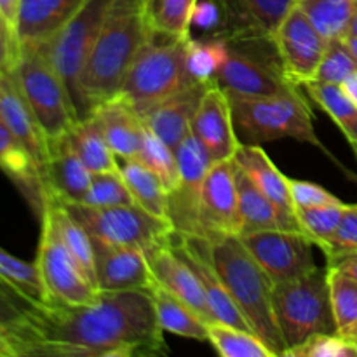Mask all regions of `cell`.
<instances>
[{
  "label": "cell",
  "mask_w": 357,
  "mask_h": 357,
  "mask_svg": "<svg viewBox=\"0 0 357 357\" xmlns=\"http://www.w3.org/2000/svg\"><path fill=\"white\" fill-rule=\"evenodd\" d=\"M16 356L132 357L167 354L152 296L100 291L87 305L42 303L9 333Z\"/></svg>",
  "instance_id": "cell-1"
},
{
  "label": "cell",
  "mask_w": 357,
  "mask_h": 357,
  "mask_svg": "<svg viewBox=\"0 0 357 357\" xmlns=\"http://www.w3.org/2000/svg\"><path fill=\"white\" fill-rule=\"evenodd\" d=\"M152 35L143 0H115L80 77L89 115L117 96L139 49Z\"/></svg>",
  "instance_id": "cell-2"
},
{
  "label": "cell",
  "mask_w": 357,
  "mask_h": 357,
  "mask_svg": "<svg viewBox=\"0 0 357 357\" xmlns=\"http://www.w3.org/2000/svg\"><path fill=\"white\" fill-rule=\"evenodd\" d=\"M209 257L216 274L250 324L251 331L274 352L275 357H282L284 344L275 323L272 279L258 265L239 236L211 241Z\"/></svg>",
  "instance_id": "cell-3"
},
{
  "label": "cell",
  "mask_w": 357,
  "mask_h": 357,
  "mask_svg": "<svg viewBox=\"0 0 357 357\" xmlns=\"http://www.w3.org/2000/svg\"><path fill=\"white\" fill-rule=\"evenodd\" d=\"M229 98L241 143L261 145L289 138L317 146L333 159L316 135L312 112L302 93L267 98Z\"/></svg>",
  "instance_id": "cell-4"
},
{
  "label": "cell",
  "mask_w": 357,
  "mask_h": 357,
  "mask_svg": "<svg viewBox=\"0 0 357 357\" xmlns=\"http://www.w3.org/2000/svg\"><path fill=\"white\" fill-rule=\"evenodd\" d=\"M10 73L47 136L49 146L63 142L79 122V115L65 84L49 61L44 45L21 44Z\"/></svg>",
  "instance_id": "cell-5"
},
{
  "label": "cell",
  "mask_w": 357,
  "mask_h": 357,
  "mask_svg": "<svg viewBox=\"0 0 357 357\" xmlns=\"http://www.w3.org/2000/svg\"><path fill=\"white\" fill-rule=\"evenodd\" d=\"M159 38L153 33L139 49L119 91L139 115L192 84L187 73L188 40Z\"/></svg>",
  "instance_id": "cell-6"
},
{
  "label": "cell",
  "mask_w": 357,
  "mask_h": 357,
  "mask_svg": "<svg viewBox=\"0 0 357 357\" xmlns=\"http://www.w3.org/2000/svg\"><path fill=\"white\" fill-rule=\"evenodd\" d=\"M274 312L284 352L319 333H337L328 267L274 286ZM282 352V354H284Z\"/></svg>",
  "instance_id": "cell-7"
},
{
  "label": "cell",
  "mask_w": 357,
  "mask_h": 357,
  "mask_svg": "<svg viewBox=\"0 0 357 357\" xmlns=\"http://www.w3.org/2000/svg\"><path fill=\"white\" fill-rule=\"evenodd\" d=\"M114 2L115 0H86L79 10L42 44L49 61L68 91L79 121L89 117L80 93V77Z\"/></svg>",
  "instance_id": "cell-8"
},
{
  "label": "cell",
  "mask_w": 357,
  "mask_h": 357,
  "mask_svg": "<svg viewBox=\"0 0 357 357\" xmlns=\"http://www.w3.org/2000/svg\"><path fill=\"white\" fill-rule=\"evenodd\" d=\"M63 204V202H61ZM66 211L84 225L93 239L114 246L138 248L145 253L167 244L173 237V225L150 215L138 204L93 208L86 204H63Z\"/></svg>",
  "instance_id": "cell-9"
},
{
  "label": "cell",
  "mask_w": 357,
  "mask_h": 357,
  "mask_svg": "<svg viewBox=\"0 0 357 357\" xmlns=\"http://www.w3.org/2000/svg\"><path fill=\"white\" fill-rule=\"evenodd\" d=\"M35 265L45 293V303L87 305L93 303L100 293L80 271L75 258L63 243L51 208L45 202L40 213V239Z\"/></svg>",
  "instance_id": "cell-10"
},
{
  "label": "cell",
  "mask_w": 357,
  "mask_h": 357,
  "mask_svg": "<svg viewBox=\"0 0 357 357\" xmlns=\"http://www.w3.org/2000/svg\"><path fill=\"white\" fill-rule=\"evenodd\" d=\"M272 44L278 54L279 68L289 82L303 87L316 80L328 40L312 26L298 6L291 7L282 17L272 37Z\"/></svg>",
  "instance_id": "cell-11"
},
{
  "label": "cell",
  "mask_w": 357,
  "mask_h": 357,
  "mask_svg": "<svg viewBox=\"0 0 357 357\" xmlns=\"http://www.w3.org/2000/svg\"><path fill=\"white\" fill-rule=\"evenodd\" d=\"M174 153L178 162V181L167 194L169 222L176 234L199 236L202 187L213 160L192 132L180 143Z\"/></svg>",
  "instance_id": "cell-12"
},
{
  "label": "cell",
  "mask_w": 357,
  "mask_h": 357,
  "mask_svg": "<svg viewBox=\"0 0 357 357\" xmlns=\"http://www.w3.org/2000/svg\"><path fill=\"white\" fill-rule=\"evenodd\" d=\"M241 239L274 286L295 281L317 268L312 253L316 244L302 232L275 229L250 234Z\"/></svg>",
  "instance_id": "cell-13"
},
{
  "label": "cell",
  "mask_w": 357,
  "mask_h": 357,
  "mask_svg": "<svg viewBox=\"0 0 357 357\" xmlns=\"http://www.w3.org/2000/svg\"><path fill=\"white\" fill-rule=\"evenodd\" d=\"M239 194L236 183L234 159L213 164L202 187L199 209V237L216 241L239 236Z\"/></svg>",
  "instance_id": "cell-14"
},
{
  "label": "cell",
  "mask_w": 357,
  "mask_h": 357,
  "mask_svg": "<svg viewBox=\"0 0 357 357\" xmlns=\"http://www.w3.org/2000/svg\"><path fill=\"white\" fill-rule=\"evenodd\" d=\"M215 82L229 96L267 98L300 93V87L289 82L281 68L239 51L232 42H229V54L220 66Z\"/></svg>",
  "instance_id": "cell-15"
},
{
  "label": "cell",
  "mask_w": 357,
  "mask_h": 357,
  "mask_svg": "<svg viewBox=\"0 0 357 357\" xmlns=\"http://www.w3.org/2000/svg\"><path fill=\"white\" fill-rule=\"evenodd\" d=\"M222 13L220 35L237 42H272L282 17L298 0H215Z\"/></svg>",
  "instance_id": "cell-16"
},
{
  "label": "cell",
  "mask_w": 357,
  "mask_h": 357,
  "mask_svg": "<svg viewBox=\"0 0 357 357\" xmlns=\"http://www.w3.org/2000/svg\"><path fill=\"white\" fill-rule=\"evenodd\" d=\"M171 248L192 268V272L197 275L199 282L202 286V291L206 295V300H208L209 309H211L213 321L230 324V326H236L239 330L251 331L250 324L246 323L241 310L237 309L234 300L230 298L222 279L216 274L215 265H213L211 257H209L208 241L199 236H185V234L173 232Z\"/></svg>",
  "instance_id": "cell-17"
},
{
  "label": "cell",
  "mask_w": 357,
  "mask_h": 357,
  "mask_svg": "<svg viewBox=\"0 0 357 357\" xmlns=\"http://www.w3.org/2000/svg\"><path fill=\"white\" fill-rule=\"evenodd\" d=\"M190 132L201 142L213 164L230 160L241 145L234 126L230 98L218 84H211L202 94L192 119Z\"/></svg>",
  "instance_id": "cell-18"
},
{
  "label": "cell",
  "mask_w": 357,
  "mask_h": 357,
  "mask_svg": "<svg viewBox=\"0 0 357 357\" xmlns=\"http://www.w3.org/2000/svg\"><path fill=\"white\" fill-rule=\"evenodd\" d=\"M96 286L100 291H152L155 278L143 250L93 239Z\"/></svg>",
  "instance_id": "cell-19"
},
{
  "label": "cell",
  "mask_w": 357,
  "mask_h": 357,
  "mask_svg": "<svg viewBox=\"0 0 357 357\" xmlns=\"http://www.w3.org/2000/svg\"><path fill=\"white\" fill-rule=\"evenodd\" d=\"M234 160L244 173L250 174L251 180L258 185V188L275 206L281 229L302 232L298 225V218H296V208L291 201L288 176H284L278 169V166L272 162V159L265 153V150L260 145L241 143L236 155H234Z\"/></svg>",
  "instance_id": "cell-20"
},
{
  "label": "cell",
  "mask_w": 357,
  "mask_h": 357,
  "mask_svg": "<svg viewBox=\"0 0 357 357\" xmlns=\"http://www.w3.org/2000/svg\"><path fill=\"white\" fill-rule=\"evenodd\" d=\"M0 119L14 138L31 153L44 174L51 146L10 72H0Z\"/></svg>",
  "instance_id": "cell-21"
},
{
  "label": "cell",
  "mask_w": 357,
  "mask_h": 357,
  "mask_svg": "<svg viewBox=\"0 0 357 357\" xmlns=\"http://www.w3.org/2000/svg\"><path fill=\"white\" fill-rule=\"evenodd\" d=\"M44 197L63 204H84L93 173L79 159L66 138L51 146V155L44 167Z\"/></svg>",
  "instance_id": "cell-22"
},
{
  "label": "cell",
  "mask_w": 357,
  "mask_h": 357,
  "mask_svg": "<svg viewBox=\"0 0 357 357\" xmlns=\"http://www.w3.org/2000/svg\"><path fill=\"white\" fill-rule=\"evenodd\" d=\"M146 258H149L153 278L162 288H166L181 302L187 303L202 319L213 323L211 309H209L197 275L174 253V250L171 248V241L162 246L153 248L152 251L146 253Z\"/></svg>",
  "instance_id": "cell-23"
},
{
  "label": "cell",
  "mask_w": 357,
  "mask_h": 357,
  "mask_svg": "<svg viewBox=\"0 0 357 357\" xmlns=\"http://www.w3.org/2000/svg\"><path fill=\"white\" fill-rule=\"evenodd\" d=\"M211 86V84H208ZM206 84H190L174 93L167 100L160 101L142 115L143 122L152 132H155L166 145L176 150L180 143L190 135L192 119L199 107L202 94L208 89Z\"/></svg>",
  "instance_id": "cell-24"
},
{
  "label": "cell",
  "mask_w": 357,
  "mask_h": 357,
  "mask_svg": "<svg viewBox=\"0 0 357 357\" xmlns=\"http://www.w3.org/2000/svg\"><path fill=\"white\" fill-rule=\"evenodd\" d=\"M115 155L122 160H136L143 146L146 126L142 115L122 96L103 101L93 110Z\"/></svg>",
  "instance_id": "cell-25"
},
{
  "label": "cell",
  "mask_w": 357,
  "mask_h": 357,
  "mask_svg": "<svg viewBox=\"0 0 357 357\" xmlns=\"http://www.w3.org/2000/svg\"><path fill=\"white\" fill-rule=\"evenodd\" d=\"M0 169L24 195L40 218L44 208V180L42 171L31 153L14 138L0 119Z\"/></svg>",
  "instance_id": "cell-26"
},
{
  "label": "cell",
  "mask_w": 357,
  "mask_h": 357,
  "mask_svg": "<svg viewBox=\"0 0 357 357\" xmlns=\"http://www.w3.org/2000/svg\"><path fill=\"white\" fill-rule=\"evenodd\" d=\"M86 0H21L16 33L21 44L47 42Z\"/></svg>",
  "instance_id": "cell-27"
},
{
  "label": "cell",
  "mask_w": 357,
  "mask_h": 357,
  "mask_svg": "<svg viewBox=\"0 0 357 357\" xmlns=\"http://www.w3.org/2000/svg\"><path fill=\"white\" fill-rule=\"evenodd\" d=\"M234 162H236V160H234ZM236 183L237 194H239V237L250 236V234L257 232H265V230L281 229L275 206L272 204L271 199L258 188V185L251 180L250 174L244 173L237 164Z\"/></svg>",
  "instance_id": "cell-28"
},
{
  "label": "cell",
  "mask_w": 357,
  "mask_h": 357,
  "mask_svg": "<svg viewBox=\"0 0 357 357\" xmlns=\"http://www.w3.org/2000/svg\"><path fill=\"white\" fill-rule=\"evenodd\" d=\"M66 142L93 174L121 169L119 157L108 145L100 122L93 114L77 122L72 132L66 136Z\"/></svg>",
  "instance_id": "cell-29"
},
{
  "label": "cell",
  "mask_w": 357,
  "mask_h": 357,
  "mask_svg": "<svg viewBox=\"0 0 357 357\" xmlns=\"http://www.w3.org/2000/svg\"><path fill=\"white\" fill-rule=\"evenodd\" d=\"M150 296L155 307L157 319L164 331L194 340H208V321L202 319L178 296L162 288L159 282H155Z\"/></svg>",
  "instance_id": "cell-30"
},
{
  "label": "cell",
  "mask_w": 357,
  "mask_h": 357,
  "mask_svg": "<svg viewBox=\"0 0 357 357\" xmlns=\"http://www.w3.org/2000/svg\"><path fill=\"white\" fill-rule=\"evenodd\" d=\"M121 173L131 192L135 204L149 211L150 215L169 222L167 190L160 178L149 167L143 166L139 160L132 159L122 160Z\"/></svg>",
  "instance_id": "cell-31"
},
{
  "label": "cell",
  "mask_w": 357,
  "mask_h": 357,
  "mask_svg": "<svg viewBox=\"0 0 357 357\" xmlns=\"http://www.w3.org/2000/svg\"><path fill=\"white\" fill-rule=\"evenodd\" d=\"M303 87L310 100L321 110L326 112L331 121L340 128L351 145L357 143V107L344 93V89L338 84L319 82V80H312Z\"/></svg>",
  "instance_id": "cell-32"
},
{
  "label": "cell",
  "mask_w": 357,
  "mask_h": 357,
  "mask_svg": "<svg viewBox=\"0 0 357 357\" xmlns=\"http://www.w3.org/2000/svg\"><path fill=\"white\" fill-rule=\"evenodd\" d=\"M296 6L305 13L312 26L331 42L347 35L357 0H298Z\"/></svg>",
  "instance_id": "cell-33"
},
{
  "label": "cell",
  "mask_w": 357,
  "mask_h": 357,
  "mask_svg": "<svg viewBox=\"0 0 357 357\" xmlns=\"http://www.w3.org/2000/svg\"><path fill=\"white\" fill-rule=\"evenodd\" d=\"M199 0H150L146 20L152 33L190 40L192 14Z\"/></svg>",
  "instance_id": "cell-34"
},
{
  "label": "cell",
  "mask_w": 357,
  "mask_h": 357,
  "mask_svg": "<svg viewBox=\"0 0 357 357\" xmlns=\"http://www.w3.org/2000/svg\"><path fill=\"white\" fill-rule=\"evenodd\" d=\"M208 342L222 357H275L255 333L225 323H208Z\"/></svg>",
  "instance_id": "cell-35"
},
{
  "label": "cell",
  "mask_w": 357,
  "mask_h": 357,
  "mask_svg": "<svg viewBox=\"0 0 357 357\" xmlns=\"http://www.w3.org/2000/svg\"><path fill=\"white\" fill-rule=\"evenodd\" d=\"M229 54V40L216 35L211 40H188L187 73L192 84H215L216 73Z\"/></svg>",
  "instance_id": "cell-36"
},
{
  "label": "cell",
  "mask_w": 357,
  "mask_h": 357,
  "mask_svg": "<svg viewBox=\"0 0 357 357\" xmlns=\"http://www.w3.org/2000/svg\"><path fill=\"white\" fill-rule=\"evenodd\" d=\"M328 284L337 333L347 338L357 328V281L328 267Z\"/></svg>",
  "instance_id": "cell-37"
},
{
  "label": "cell",
  "mask_w": 357,
  "mask_h": 357,
  "mask_svg": "<svg viewBox=\"0 0 357 357\" xmlns=\"http://www.w3.org/2000/svg\"><path fill=\"white\" fill-rule=\"evenodd\" d=\"M0 279L26 296L35 305L45 303V293L35 261L28 264L0 248Z\"/></svg>",
  "instance_id": "cell-38"
},
{
  "label": "cell",
  "mask_w": 357,
  "mask_h": 357,
  "mask_svg": "<svg viewBox=\"0 0 357 357\" xmlns=\"http://www.w3.org/2000/svg\"><path fill=\"white\" fill-rule=\"evenodd\" d=\"M136 160H139L143 166L149 167L150 171H153L160 178V181L166 187L167 194L173 190L178 181L176 153L155 132L150 131L149 128H146L145 138H143L142 152H139Z\"/></svg>",
  "instance_id": "cell-39"
},
{
  "label": "cell",
  "mask_w": 357,
  "mask_h": 357,
  "mask_svg": "<svg viewBox=\"0 0 357 357\" xmlns=\"http://www.w3.org/2000/svg\"><path fill=\"white\" fill-rule=\"evenodd\" d=\"M349 204H331L319 206V208H302L296 209L300 230L312 241L316 246H323L335 234L340 220L344 216L345 208Z\"/></svg>",
  "instance_id": "cell-40"
},
{
  "label": "cell",
  "mask_w": 357,
  "mask_h": 357,
  "mask_svg": "<svg viewBox=\"0 0 357 357\" xmlns=\"http://www.w3.org/2000/svg\"><path fill=\"white\" fill-rule=\"evenodd\" d=\"M84 204L93 208H110V206L135 204V201L119 169L110 173H94Z\"/></svg>",
  "instance_id": "cell-41"
},
{
  "label": "cell",
  "mask_w": 357,
  "mask_h": 357,
  "mask_svg": "<svg viewBox=\"0 0 357 357\" xmlns=\"http://www.w3.org/2000/svg\"><path fill=\"white\" fill-rule=\"evenodd\" d=\"M282 357H357V347L338 333H319L288 349Z\"/></svg>",
  "instance_id": "cell-42"
},
{
  "label": "cell",
  "mask_w": 357,
  "mask_h": 357,
  "mask_svg": "<svg viewBox=\"0 0 357 357\" xmlns=\"http://www.w3.org/2000/svg\"><path fill=\"white\" fill-rule=\"evenodd\" d=\"M354 72H357V63L347 45H345L344 38L328 42L326 52H324L323 61H321L319 70H317L316 80L340 86Z\"/></svg>",
  "instance_id": "cell-43"
},
{
  "label": "cell",
  "mask_w": 357,
  "mask_h": 357,
  "mask_svg": "<svg viewBox=\"0 0 357 357\" xmlns=\"http://www.w3.org/2000/svg\"><path fill=\"white\" fill-rule=\"evenodd\" d=\"M328 264L347 255L357 253V204H349L345 208L340 225L333 236L321 246Z\"/></svg>",
  "instance_id": "cell-44"
},
{
  "label": "cell",
  "mask_w": 357,
  "mask_h": 357,
  "mask_svg": "<svg viewBox=\"0 0 357 357\" xmlns=\"http://www.w3.org/2000/svg\"><path fill=\"white\" fill-rule=\"evenodd\" d=\"M35 307L37 305L31 303L26 296H23L13 286L0 279V323L7 330L14 331L23 326Z\"/></svg>",
  "instance_id": "cell-45"
},
{
  "label": "cell",
  "mask_w": 357,
  "mask_h": 357,
  "mask_svg": "<svg viewBox=\"0 0 357 357\" xmlns=\"http://www.w3.org/2000/svg\"><path fill=\"white\" fill-rule=\"evenodd\" d=\"M289 181V192H291V201L296 209L302 208H319V206H331V204H344L338 197L326 190L321 185L312 183V181L293 180Z\"/></svg>",
  "instance_id": "cell-46"
},
{
  "label": "cell",
  "mask_w": 357,
  "mask_h": 357,
  "mask_svg": "<svg viewBox=\"0 0 357 357\" xmlns=\"http://www.w3.org/2000/svg\"><path fill=\"white\" fill-rule=\"evenodd\" d=\"M20 47L21 42L17 38L16 28L0 13V70L2 72H10L14 68L20 56Z\"/></svg>",
  "instance_id": "cell-47"
},
{
  "label": "cell",
  "mask_w": 357,
  "mask_h": 357,
  "mask_svg": "<svg viewBox=\"0 0 357 357\" xmlns=\"http://www.w3.org/2000/svg\"><path fill=\"white\" fill-rule=\"evenodd\" d=\"M192 26L204 31L222 28V13L215 0H199L192 14Z\"/></svg>",
  "instance_id": "cell-48"
},
{
  "label": "cell",
  "mask_w": 357,
  "mask_h": 357,
  "mask_svg": "<svg viewBox=\"0 0 357 357\" xmlns=\"http://www.w3.org/2000/svg\"><path fill=\"white\" fill-rule=\"evenodd\" d=\"M326 267L337 268V271H340V272H344V274L351 275L352 279H356V281H357V253L338 258V260L328 264Z\"/></svg>",
  "instance_id": "cell-49"
},
{
  "label": "cell",
  "mask_w": 357,
  "mask_h": 357,
  "mask_svg": "<svg viewBox=\"0 0 357 357\" xmlns=\"http://www.w3.org/2000/svg\"><path fill=\"white\" fill-rule=\"evenodd\" d=\"M20 3L21 0H0V13L14 28H16L17 14H20Z\"/></svg>",
  "instance_id": "cell-50"
},
{
  "label": "cell",
  "mask_w": 357,
  "mask_h": 357,
  "mask_svg": "<svg viewBox=\"0 0 357 357\" xmlns=\"http://www.w3.org/2000/svg\"><path fill=\"white\" fill-rule=\"evenodd\" d=\"M340 87L344 89V93L351 98L352 103L357 107V72L352 73V75H349L347 79L340 84Z\"/></svg>",
  "instance_id": "cell-51"
},
{
  "label": "cell",
  "mask_w": 357,
  "mask_h": 357,
  "mask_svg": "<svg viewBox=\"0 0 357 357\" xmlns=\"http://www.w3.org/2000/svg\"><path fill=\"white\" fill-rule=\"evenodd\" d=\"M344 42H345V45L349 47V51H351V54L354 56V59L357 63V37H354V35H345Z\"/></svg>",
  "instance_id": "cell-52"
},
{
  "label": "cell",
  "mask_w": 357,
  "mask_h": 357,
  "mask_svg": "<svg viewBox=\"0 0 357 357\" xmlns=\"http://www.w3.org/2000/svg\"><path fill=\"white\" fill-rule=\"evenodd\" d=\"M347 35H354V37H357V6L354 10V16H352V20H351V26H349Z\"/></svg>",
  "instance_id": "cell-53"
},
{
  "label": "cell",
  "mask_w": 357,
  "mask_h": 357,
  "mask_svg": "<svg viewBox=\"0 0 357 357\" xmlns=\"http://www.w3.org/2000/svg\"><path fill=\"white\" fill-rule=\"evenodd\" d=\"M347 340H351V342H352V344H354V345H356V347H357V328H356V330H354V331H352V333H351V335H349V337H347Z\"/></svg>",
  "instance_id": "cell-54"
},
{
  "label": "cell",
  "mask_w": 357,
  "mask_h": 357,
  "mask_svg": "<svg viewBox=\"0 0 357 357\" xmlns=\"http://www.w3.org/2000/svg\"><path fill=\"white\" fill-rule=\"evenodd\" d=\"M9 333H10V331L7 330V328L3 326L2 323H0V337H9Z\"/></svg>",
  "instance_id": "cell-55"
},
{
  "label": "cell",
  "mask_w": 357,
  "mask_h": 357,
  "mask_svg": "<svg viewBox=\"0 0 357 357\" xmlns=\"http://www.w3.org/2000/svg\"><path fill=\"white\" fill-rule=\"evenodd\" d=\"M352 150H354V155H356V159H357V143H352Z\"/></svg>",
  "instance_id": "cell-56"
},
{
  "label": "cell",
  "mask_w": 357,
  "mask_h": 357,
  "mask_svg": "<svg viewBox=\"0 0 357 357\" xmlns=\"http://www.w3.org/2000/svg\"><path fill=\"white\" fill-rule=\"evenodd\" d=\"M150 0H143V3H145V9H146V3H149Z\"/></svg>",
  "instance_id": "cell-57"
},
{
  "label": "cell",
  "mask_w": 357,
  "mask_h": 357,
  "mask_svg": "<svg viewBox=\"0 0 357 357\" xmlns=\"http://www.w3.org/2000/svg\"><path fill=\"white\" fill-rule=\"evenodd\" d=\"M0 72H2V70H0Z\"/></svg>",
  "instance_id": "cell-58"
}]
</instances>
